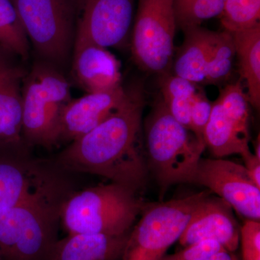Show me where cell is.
<instances>
[{"instance_id": "obj_1", "label": "cell", "mask_w": 260, "mask_h": 260, "mask_svg": "<svg viewBox=\"0 0 260 260\" xmlns=\"http://www.w3.org/2000/svg\"><path fill=\"white\" fill-rule=\"evenodd\" d=\"M144 106L141 89L128 90L114 114L72 142L54 161L68 172L101 176L137 193L143 190L150 173L142 128Z\"/></svg>"}, {"instance_id": "obj_2", "label": "cell", "mask_w": 260, "mask_h": 260, "mask_svg": "<svg viewBox=\"0 0 260 260\" xmlns=\"http://www.w3.org/2000/svg\"><path fill=\"white\" fill-rule=\"evenodd\" d=\"M143 133L149 172L156 179L162 200L171 186L191 182L206 146L173 117L161 99L145 118Z\"/></svg>"}, {"instance_id": "obj_3", "label": "cell", "mask_w": 260, "mask_h": 260, "mask_svg": "<svg viewBox=\"0 0 260 260\" xmlns=\"http://www.w3.org/2000/svg\"><path fill=\"white\" fill-rule=\"evenodd\" d=\"M64 189L29 200L0 213V255L4 260H45L57 240Z\"/></svg>"}, {"instance_id": "obj_4", "label": "cell", "mask_w": 260, "mask_h": 260, "mask_svg": "<svg viewBox=\"0 0 260 260\" xmlns=\"http://www.w3.org/2000/svg\"><path fill=\"white\" fill-rule=\"evenodd\" d=\"M137 194L114 182L73 191L63 203L61 223L68 234H127L145 205Z\"/></svg>"}, {"instance_id": "obj_5", "label": "cell", "mask_w": 260, "mask_h": 260, "mask_svg": "<svg viewBox=\"0 0 260 260\" xmlns=\"http://www.w3.org/2000/svg\"><path fill=\"white\" fill-rule=\"evenodd\" d=\"M71 99L59 68L43 60L34 64L23 85V135L29 148L59 144L61 115Z\"/></svg>"}, {"instance_id": "obj_6", "label": "cell", "mask_w": 260, "mask_h": 260, "mask_svg": "<svg viewBox=\"0 0 260 260\" xmlns=\"http://www.w3.org/2000/svg\"><path fill=\"white\" fill-rule=\"evenodd\" d=\"M28 41L43 61L60 69L74 46L80 0H12Z\"/></svg>"}, {"instance_id": "obj_7", "label": "cell", "mask_w": 260, "mask_h": 260, "mask_svg": "<svg viewBox=\"0 0 260 260\" xmlns=\"http://www.w3.org/2000/svg\"><path fill=\"white\" fill-rule=\"evenodd\" d=\"M210 194V191H203L179 199L145 203L121 260H161L179 241L197 207Z\"/></svg>"}, {"instance_id": "obj_8", "label": "cell", "mask_w": 260, "mask_h": 260, "mask_svg": "<svg viewBox=\"0 0 260 260\" xmlns=\"http://www.w3.org/2000/svg\"><path fill=\"white\" fill-rule=\"evenodd\" d=\"M175 4L176 0H139L132 53L136 64L149 73L169 74L177 24Z\"/></svg>"}, {"instance_id": "obj_9", "label": "cell", "mask_w": 260, "mask_h": 260, "mask_svg": "<svg viewBox=\"0 0 260 260\" xmlns=\"http://www.w3.org/2000/svg\"><path fill=\"white\" fill-rule=\"evenodd\" d=\"M68 174L54 160L0 153V213L42 195L73 189Z\"/></svg>"}, {"instance_id": "obj_10", "label": "cell", "mask_w": 260, "mask_h": 260, "mask_svg": "<svg viewBox=\"0 0 260 260\" xmlns=\"http://www.w3.org/2000/svg\"><path fill=\"white\" fill-rule=\"evenodd\" d=\"M249 102L239 83L229 84L213 103L205 126V146L215 158L249 151Z\"/></svg>"}, {"instance_id": "obj_11", "label": "cell", "mask_w": 260, "mask_h": 260, "mask_svg": "<svg viewBox=\"0 0 260 260\" xmlns=\"http://www.w3.org/2000/svg\"><path fill=\"white\" fill-rule=\"evenodd\" d=\"M191 184L208 188L249 220L260 219V188L244 166L222 158H201Z\"/></svg>"}, {"instance_id": "obj_12", "label": "cell", "mask_w": 260, "mask_h": 260, "mask_svg": "<svg viewBox=\"0 0 260 260\" xmlns=\"http://www.w3.org/2000/svg\"><path fill=\"white\" fill-rule=\"evenodd\" d=\"M20 59L0 45V153L30 155L23 135V85L28 72Z\"/></svg>"}, {"instance_id": "obj_13", "label": "cell", "mask_w": 260, "mask_h": 260, "mask_svg": "<svg viewBox=\"0 0 260 260\" xmlns=\"http://www.w3.org/2000/svg\"><path fill=\"white\" fill-rule=\"evenodd\" d=\"M134 0H80L76 34L101 47H122L129 36Z\"/></svg>"}, {"instance_id": "obj_14", "label": "cell", "mask_w": 260, "mask_h": 260, "mask_svg": "<svg viewBox=\"0 0 260 260\" xmlns=\"http://www.w3.org/2000/svg\"><path fill=\"white\" fill-rule=\"evenodd\" d=\"M232 207L225 200L208 195L198 205L179 242L185 246L205 240L215 241L224 249L234 252L240 243L241 227Z\"/></svg>"}, {"instance_id": "obj_15", "label": "cell", "mask_w": 260, "mask_h": 260, "mask_svg": "<svg viewBox=\"0 0 260 260\" xmlns=\"http://www.w3.org/2000/svg\"><path fill=\"white\" fill-rule=\"evenodd\" d=\"M73 51V78L87 93L107 91L120 86V62L107 48L75 34Z\"/></svg>"}, {"instance_id": "obj_16", "label": "cell", "mask_w": 260, "mask_h": 260, "mask_svg": "<svg viewBox=\"0 0 260 260\" xmlns=\"http://www.w3.org/2000/svg\"><path fill=\"white\" fill-rule=\"evenodd\" d=\"M127 94L120 85L71 99L61 115L59 143H72L99 125L121 107Z\"/></svg>"}, {"instance_id": "obj_17", "label": "cell", "mask_w": 260, "mask_h": 260, "mask_svg": "<svg viewBox=\"0 0 260 260\" xmlns=\"http://www.w3.org/2000/svg\"><path fill=\"white\" fill-rule=\"evenodd\" d=\"M129 233L68 234L56 241L45 260H121Z\"/></svg>"}, {"instance_id": "obj_18", "label": "cell", "mask_w": 260, "mask_h": 260, "mask_svg": "<svg viewBox=\"0 0 260 260\" xmlns=\"http://www.w3.org/2000/svg\"><path fill=\"white\" fill-rule=\"evenodd\" d=\"M184 30V43L174 63V75L196 85L204 84L205 70L218 32L200 25Z\"/></svg>"}, {"instance_id": "obj_19", "label": "cell", "mask_w": 260, "mask_h": 260, "mask_svg": "<svg viewBox=\"0 0 260 260\" xmlns=\"http://www.w3.org/2000/svg\"><path fill=\"white\" fill-rule=\"evenodd\" d=\"M241 74L247 86L249 104L256 109L260 106V23L252 28L231 32Z\"/></svg>"}, {"instance_id": "obj_20", "label": "cell", "mask_w": 260, "mask_h": 260, "mask_svg": "<svg viewBox=\"0 0 260 260\" xmlns=\"http://www.w3.org/2000/svg\"><path fill=\"white\" fill-rule=\"evenodd\" d=\"M197 85L175 75H162L160 80L162 102L173 117L189 129L191 101L198 91Z\"/></svg>"}, {"instance_id": "obj_21", "label": "cell", "mask_w": 260, "mask_h": 260, "mask_svg": "<svg viewBox=\"0 0 260 260\" xmlns=\"http://www.w3.org/2000/svg\"><path fill=\"white\" fill-rule=\"evenodd\" d=\"M0 45L22 60L28 58L30 43L12 0H0Z\"/></svg>"}, {"instance_id": "obj_22", "label": "cell", "mask_w": 260, "mask_h": 260, "mask_svg": "<svg viewBox=\"0 0 260 260\" xmlns=\"http://www.w3.org/2000/svg\"><path fill=\"white\" fill-rule=\"evenodd\" d=\"M235 56L232 34L226 30L218 32L205 71L204 84L216 85L225 81L231 74Z\"/></svg>"}, {"instance_id": "obj_23", "label": "cell", "mask_w": 260, "mask_h": 260, "mask_svg": "<svg viewBox=\"0 0 260 260\" xmlns=\"http://www.w3.org/2000/svg\"><path fill=\"white\" fill-rule=\"evenodd\" d=\"M220 17L228 32L252 28L259 23L260 0H227Z\"/></svg>"}, {"instance_id": "obj_24", "label": "cell", "mask_w": 260, "mask_h": 260, "mask_svg": "<svg viewBox=\"0 0 260 260\" xmlns=\"http://www.w3.org/2000/svg\"><path fill=\"white\" fill-rule=\"evenodd\" d=\"M227 0H176L177 22L183 29L221 14Z\"/></svg>"}, {"instance_id": "obj_25", "label": "cell", "mask_w": 260, "mask_h": 260, "mask_svg": "<svg viewBox=\"0 0 260 260\" xmlns=\"http://www.w3.org/2000/svg\"><path fill=\"white\" fill-rule=\"evenodd\" d=\"M213 103L208 100L203 91L198 90L191 101L190 129L199 139L203 140L205 126L209 120Z\"/></svg>"}, {"instance_id": "obj_26", "label": "cell", "mask_w": 260, "mask_h": 260, "mask_svg": "<svg viewBox=\"0 0 260 260\" xmlns=\"http://www.w3.org/2000/svg\"><path fill=\"white\" fill-rule=\"evenodd\" d=\"M243 260H260V223L246 219L241 227Z\"/></svg>"}, {"instance_id": "obj_27", "label": "cell", "mask_w": 260, "mask_h": 260, "mask_svg": "<svg viewBox=\"0 0 260 260\" xmlns=\"http://www.w3.org/2000/svg\"><path fill=\"white\" fill-rule=\"evenodd\" d=\"M223 249V246L215 241L205 240L185 246L182 250L166 255L161 260H207Z\"/></svg>"}, {"instance_id": "obj_28", "label": "cell", "mask_w": 260, "mask_h": 260, "mask_svg": "<svg viewBox=\"0 0 260 260\" xmlns=\"http://www.w3.org/2000/svg\"><path fill=\"white\" fill-rule=\"evenodd\" d=\"M241 155L245 164L244 167L249 173L251 180L260 188V159L258 158L251 150Z\"/></svg>"}, {"instance_id": "obj_29", "label": "cell", "mask_w": 260, "mask_h": 260, "mask_svg": "<svg viewBox=\"0 0 260 260\" xmlns=\"http://www.w3.org/2000/svg\"><path fill=\"white\" fill-rule=\"evenodd\" d=\"M234 254L223 249L215 253L207 260H234Z\"/></svg>"}, {"instance_id": "obj_30", "label": "cell", "mask_w": 260, "mask_h": 260, "mask_svg": "<svg viewBox=\"0 0 260 260\" xmlns=\"http://www.w3.org/2000/svg\"><path fill=\"white\" fill-rule=\"evenodd\" d=\"M254 155L257 157L258 158L260 159V139H259V135H258L257 139L256 140L255 143L254 144Z\"/></svg>"}, {"instance_id": "obj_31", "label": "cell", "mask_w": 260, "mask_h": 260, "mask_svg": "<svg viewBox=\"0 0 260 260\" xmlns=\"http://www.w3.org/2000/svg\"><path fill=\"white\" fill-rule=\"evenodd\" d=\"M234 260H239V258H238L237 256L235 255V254H234Z\"/></svg>"}, {"instance_id": "obj_32", "label": "cell", "mask_w": 260, "mask_h": 260, "mask_svg": "<svg viewBox=\"0 0 260 260\" xmlns=\"http://www.w3.org/2000/svg\"><path fill=\"white\" fill-rule=\"evenodd\" d=\"M0 260H4V259H3V258L2 257L1 255H0Z\"/></svg>"}]
</instances>
